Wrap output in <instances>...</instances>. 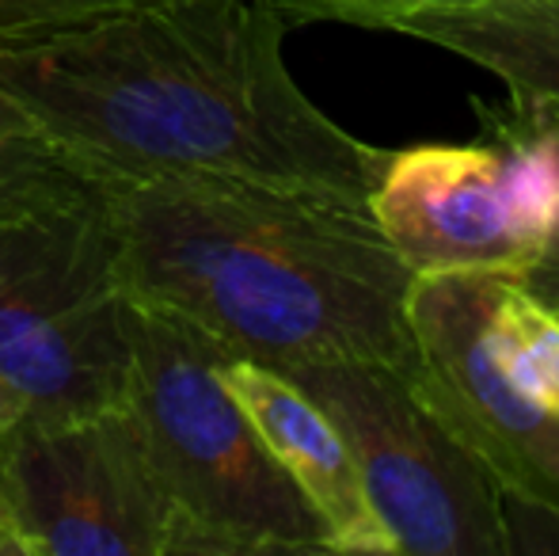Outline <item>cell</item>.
Masks as SVG:
<instances>
[{"mask_svg": "<svg viewBox=\"0 0 559 556\" xmlns=\"http://www.w3.org/2000/svg\"><path fill=\"white\" fill-rule=\"evenodd\" d=\"M514 279L522 282L533 297H540V301L552 305V309L559 312V222H556L552 237L545 240V248H540L537 260H533L530 268L518 271Z\"/></svg>", "mask_w": 559, "mask_h": 556, "instance_id": "cell-16", "label": "cell"}, {"mask_svg": "<svg viewBox=\"0 0 559 556\" xmlns=\"http://www.w3.org/2000/svg\"><path fill=\"white\" fill-rule=\"evenodd\" d=\"M0 556H27L20 530H15L12 507H8V499H4V488H0Z\"/></svg>", "mask_w": 559, "mask_h": 556, "instance_id": "cell-19", "label": "cell"}, {"mask_svg": "<svg viewBox=\"0 0 559 556\" xmlns=\"http://www.w3.org/2000/svg\"><path fill=\"white\" fill-rule=\"evenodd\" d=\"M130 4H141V0H0V50L43 43V38Z\"/></svg>", "mask_w": 559, "mask_h": 556, "instance_id": "cell-14", "label": "cell"}, {"mask_svg": "<svg viewBox=\"0 0 559 556\" xmlns=\"http://www.w3.org/2000/svg\"><path fill=\"white\" fill-rule=\"evenodd\" d=\"M502 271L415 275L407 378L438 419L476 453L507 496L559 522V416L525 397L487 343V309Z\"/></svg>", "mask_w": 559, "mask_h": 556, "instance_id": "cell-8", "label": "cell"}, {"mask_svg": "<svg viewBox=\"0 0 559 556\" xmlns=\"http://www.w3.org/2000/svg\"><path fill=\"white\" fill-rule=\"evenodd\" d=\"M133 301L228 355L286 370L328 358L412 366V271L369 202L225 176L104 187Z\"/></svg>", "mask_w": 559, "mask_h": 556, "instance_id": "cell-2", "label": "cell"}, {"mask_svg": "<svg viewBox=\"0 0 559 556\" xmlns=\"http://www.w3.org/2000/svg\"><path fill=\"white\" fill-rule=\"evenodd\" d=\"M335 423L392 556H502L510 527L487 465L430 412L404 366L328 358L286 366Z\"/></svg>", "mask_w": 559, "mask_h": 556, "instance_id": "cell-5", "label": "cell"}, {"mask_svg": "<svg viewBox=\"0 0 559 556\" xmlns=\"http://www.w3.org/2000/svg\"><path fill=\"white\" fill-rule=\"evenodd\" d=\"M35 130H43V127L23 111L20 99L0 88V134H35Z\"/></svg>", "mask_w": 559, "mask_h": 556, "instance_id": "cell-17", "label": "cell"}, {"mask_svg": "<svg viewBox=\"0 0 559 556\" xmlns=\"http://www.w3.org/2000/svg\"><path fill=\"white\" fill-rule=\"evenodd\" d=\"M389 31L449 50L495 73L510 107L559 111V0H479L461 8H423Z\"/></svg>", "mask_w": 559, "mask_h": 556, "instance_id": "cell-10", "label": "cell"}, {"mask_svg": "<svg viewBox=\"0 0 559 556\" xmlns=\"http://www.w3.org/2000/svg\"><path fill=\"white\" fill-rule=\"evenodd\" d=\"M487 343L507 378L559 416V312L514 275H499L487 309Z\"/></svg>", "mask_w": 559, "mask_h": 556, "instance_id": "cell-11", "label": "cell"}, {"mask_svg": "<svg viewBox=\"0 0 559 556\" xmlns=\"http://www.w3.org/2000/svg\"><path fill=\"white\" fill-rule=\"evenodd\" d=\"M369 214L412 275H518L559 222V176L514 134H495L491 145L392 149Z\"/></svg>", "mask_w": 559, "mask_h": 556, "instance_id": "cell-7", "label": "cell"}, {"mask_svg": "<svg viewBox=\"0 0 559 556\" xmlns=\"http://www.w3.org/2000/svg\"><path fill=\"white\" fill-rule=\"evenodd\" d=\"M271 8L286 27L305 23H350V27H381L389 31L396 20L423 8H461L479 0H259Z\"/></svg>", "mask_w": 559, "mask_h": 556, "instance_id": "cell-13", "label": "cell"}, {"mask_svg": "<svg viewBox=\"0 0 559 556\" xmlns=\"http://www.w3.org/2000/svg\"><path fill=\"white\" fill-rule=\"evenodd\" d=\"M484 119L491 134H514L537 145L559 176V111H552V107H510V115L484 111Z\"/></svg>", "mask_w": 559, "mask_h": 556, "instance_id": "cell-15", "label": "cell"}, {"mask_svg": "<svg viewBox=\"0 0 559 556\" xmlns=\"http://www.w3.org/2000/svg\"><path fill=\"white\" fill-rule=\"evenodd\" d=\"M228 351L130 297L122 409L191 530L194 556L332 553L309 499L282 473L222 381Z\"/></svg>", "mask_w": 559, "mask_h": 556, "instance_id": "cell-3", "label": "cell"}, {"mask_svg": "<svg viewBox=\"0 0 559 556\" xmlns=\"http://www.w3.org/2000/svg\"><path fill=\"white\" fill-rule=\"evenodd\" d=\"M222 381L282 473L309 499L332 553L392 556V542L369 507L358 465L324 409L282 370L251 358L228 355Z\"/></svg>", "mask_w": 559, "mask_h": 556, "instance_id": "cell-9", "label": "cell"}, {"mask_svg": "<svg viewBox=\"0 0 559 556\" xmlns=\"http://www.w3.org/2000/svg\"><path fill=\"white\" fill-rule=\"evenodd\" d=\"M23 416H27V401H23L20 393H15L12 386H8L4 378H0V442H4V435L15 427Z\"/></svg>", "mask_w": 559, "mask_h": 556, "instance_id": "cell-18", "label": "cell"}, {"mask_svg": "<svg viewBox=\"0 0 559 556\" xmlns=\"http://www.w3.org/2000/svg\"><path fill=\"white\" fill-rule=\"evenodd\" d=\"M104 184H111L104 171L46 130L0 134V225L31 210L88 199Z\"/></svg>", "mask_w": 559, "mask_h": 556, "instance_id": "cell-12", "label": "cell"}, {"mask_svg": "<svg viewBox=\"0 0 559 556\" xmlns=\"http://www.w3.org/2000/svg\"><path fill=\"white\" fill-rule=\"evenodd\" d=\"M104 187L0 225V378L38 416H92L126 393L130 289Z\"/></svg>", "mask_w": 559, "mask_h": 556, "instance_id": "cell-4", "label": "cell"}, {"mask_svg": "<svg viewBox=\"0 0 559 556\" xmlns=\"http://www.w3.org/2000/svg\"><path fill=\"white\" fill-rule=\"evenodd\" d=\"M259 0H141L0 50V88L111 184L225 176L369 202L392 149L328 119Z\"/></svg>", "mask_w": 559, "mask_h": 556, "instance_id": "cell-1", "label": "cell"}, {"mask_svg": "<svg viewBox=\"0 0 559 556\" xmlns=\"http://www.w3.org/2000/svg\"><path fill=\"white\" fill-rule=\"evenodd\" d=\"M0 488L27 556H194L138 423L27 412L0 442Z\"/></svg>", "mask_w": 559, "mask_h": 556, "instance_id": "cell-6", "label": "cell"}]
</instances>
